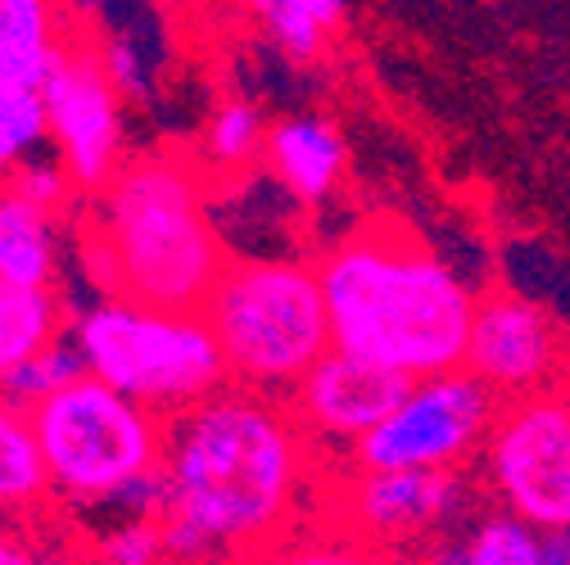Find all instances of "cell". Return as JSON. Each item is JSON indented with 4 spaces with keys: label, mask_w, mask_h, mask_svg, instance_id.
<instances>
[{
    "label": "cell",
    "mask_w": 570,
    "mask_h": 565,
    "mask_svg": "<svg viewBox=\"0 0 570 565\" xmlns=\"http://www.w3.org/2000/svg\"><path fill=\"white\" fill-rule=\"evenodd\" d=\"M82 371L164 420L223 394L227 363L199 313H164L100 295L68 321Z\"/></svg>",
    "instance_id": "cell-5"
},
{
    "label": "cell",
    "mask_w": 570,
    "mask_h": 565,
    "mask_svg": "<svg viewBox=\"0 0 570 565\" xmlns=\"http://www.w3.org/2000/svg\"><path fill=\"white\" fill-rule=\"evenodd\" d=\"M543 565H570V534H539Z\"/></svg>",
    "instance_id": "cell-26"
},
{
    "label": "cell",
    "mask_w": 570,
    "mask_h": 565,
    "mask_svg": "<svg viewBox=\"0 0 570 565\" xmlns=\"http://www.w3.org/2000/svg\"><path fill=\"white\" fill-rule=\"evenodd\" d=\"M68 335L63 304L55 290H19L0 280V385L37 353L55 348Z\"/></svg>",
    "instance_id": "cell-16"
},
{
    "label": "cell",
    "mask_w": 570,
    "mask_h": 565,
    "mask_svg": "<svg viewBox=\"0 0 570 565\" xmlns=\"http://www.w3.org/2000/svg\"><path fill=\"white\" fill-rule=\"evenodd\" d=\"M19 565H73V561H63V556H55V552H28V547H23Z\"/></svg>",
    "instance_id": "cell-28"
},
{
    "label": "cell",
    "mask_w": 570,
    "mask_h": 565,
    "mask_svg": "<svg viewBox=\"0 0 570 565\" xmlns=\"http://www.w3.org/2000/svg\"><path fill=\"white\" fill-rule=\"evenodd\" d=\"M19 556H23L19 538L10 534V525H6V521H0V565H19Z\"/></svg>",
    "instance_id": "cell-27"
},
{
    "label": "cell",
    "mask_w": 570,
    "mask_h": 565,
    "mask_svg": "<svg viewBox=\"0 0 570 565\" xmlns=\"http://www.w3.org/2000/svg\"><path fill=\"white\" fill-rule=\"evenodd\" d=\"M41 96L50 118V155L63 163L78 195H100L127 163L122 91L109 78L100 41L73 28L41 78Z\"/></svg>",
    "instance_id": "cell-10"
},
{
    "label": "cell",
    "mask_w": 570,
    "mask_h": 565,
    "mask_svg": "<svg viewBox=\"0 0 570 565\" xmlns=\"http://www.w3.org/2000/svg\"><path fill=\"white\" fill-rule=\"evenodd\" d=\"M50 493L32 412L0 394V516L37 512Z\"/></svg>",
    "instance_id": "cell-17"
},
{
    "label": "cell",
    "mask_w": 570,
    "mask_h": 565,
    "mask_svg": "<svg viewBox=\"0 0 570 565\" xmlns=\"http://www.w3.org/2000/svg\"><path fill=\"white\" fill-rule=\"evenodd\" d=\"M412 380L353 358V353L331 348L326 358L291 389L285 407H291L299 435L313 444V453L326 457H353L381 420L403 403Z\"/></svg>",
    "instance_id": "cell-12"
},
{
    "label": "cell",
    "mask_w": 570,
    "mask_h": 565,
    "mask_svg": "<svg viewBox=\"0 0 570 565\" xmlns=\"http://www.w3.org/2000/svg\"><path fill=\"white\" fill-rule=\"evenodd\" d=\"M331 339L403 380L462 371L475 295L453 262L399 222H363L313 262Z\"/></svg>",
    "instance_id": "cell-2"
},
{
    "label": "cell",
    "mask_w": 570,
    "mask_h": 565,
    "mask_svg": "<svg viewBox=\"0 0 570 565\" xmlns=\"http://www.w3.org/2000/svg\"><path fill=\"white\" fill-rule=\"evenodd\" d=\"M498 403L466 371L412 380L403 403L353 448L358 470H421V475H466L493 430Z\"/></svg>",
    "instance_id": "cell-8"
},
{
    "label": "cell",
    "mask_w": 570,
    "mask_h": 565,
    "mask_svg": "<svg viewBox=\"0 0 570 565\" xmlns=\"http://www.w3.org/2000/svg\"><path fill=\"white\" fill-rule=\"evenodd\" d=\"M475 466L493 512L534 534H570V394L503 403Z\"/></svg>",
    "instance_id": "cell-7"
},
{
    "label": "cell",
    "mask_w": 570,
    "mask_h": 565,
    "mask_svg": "<svg viewBox=\"0 0 570 565\" xmlns=\"http://www.w3.org/2000/svg\"><path fill=\"white\" fill-rule=\"evenodd\" d=\"M96 565H173L164 525L155 516H127L109 521L96 534Z\"/></svg>",
    "instance_id": "cell-24"
},
{
    "label": "cell",
    "mask_w": 570,
    "mask_h": 565,
    "mask_svg": "<svg viewBox=\"0 0 570 565\" xmlns=\"http://www.w3.org/2000/svg\"><path fill=\"white\" fill-rule=\"evenodd\" d=\"M73 37L68 14L46 0H0V82H41Z\"/></svg>",
    "instance_id": "cell-15"
},
{
    "label": "cell",
    "mask_w": 570,
    "mask_h": 565,
    "mask_svg": "<svg viewBox=\"0 0 570 565\" xmlns=\"http://www.w3.org/2000/svg\"><path fill=\"white\" fill-rule=\"evenodd\" d=\"M168 420L82 376L32 407L50 493L73 507H109L118 493L159 475Z\"/></svg>",
    "instance_id": "cell-6"
},
{
    "label": "cell",
    "mask_w": 570,
    "mask_h": 565,
    "mask_svg": "<svg viewBox=\"0 0 570 565\" xmlns=\"http://www.w3.org/2000/svg\"><path fill=\"white\" fill-rule=\"evenodd\" d=\"M164 543L173 565L267 556L317 498V453L291 407L227 385L164 426Z\"/></svg>",
    "instance_id": "cell-1"
},
{
    "label": "cell",
    "mask_w": 570,
    "mask_h": 565,
    "mask_svg": "<svg viewBox=\"0 0 570 565\" xmlns=\"http://www.w3.org/2000/svg\"><path fill=\"white\" fill-rule=\"evenodd\" d=\"M263 168L291 199L322 208L348 177V140L326 113H285L267 127Z\"/></svg>",
    "instance_id": "cell-13"
},
{
    "label": "cell",
    "mask_w": 570,
    "mask_h": 565,
    "mask_svg": "<svg viewBox=\"0 0 570 565\" xmlns=\"http://www.w3.org/2000/svg\"><path fill=\"white\" fill-rule=\"evenodd\" d=\"M322 507L335 529L376 547L394 565H407L435 538L458 534L475 507L471 475H421V470H344Z\"/></svg>",
    "instance_id": "cell-9"
},
{
    "label": "cell",
    "mask_w": 570,
    "mask_h": 565,
    "mask_svg": "<svg viewBox=\"0 0 570 565\" xmlns=\"http://www.w3.org/2000/svg\"><path fill=\"white\" fill-rule=\"evenodd\" d=\"M6 186L19 190L28 204H37V208H46V214H55V218L78 199L73 181H68V172H63V163H59L55 155H41V159L23 163L19 172L6 177Z\"/></svg>",
    "instance_id": "cell-25"
},
{
    "label": "cell",
    "mask_w": 570,
    "mask_h": 565,
    "mask_svg": "<svg viewBox=\"0 0 570 565\" xmlns=\"http://www.w3.org/2000/svg\"><path fill=\"white\" fill-rule=\"evenodd\" d=\"M87 371H82V358L73 353V344H68V335L55 344V348H46V353H37V358L28 363V367H19L6 385H0V394H6L10 403H19V407H37V403H46V398H55L59 389H68L73 380H82Z\"/></svg>",
    "instance_id": "cell-23"
},
{
    "label": "cell",
    "mask_w": 570,
    "mask_h": 565,
    "mask_svg": "<svg viewBox=\"0 0 570 565\" xmlns=\"http://www.w3.org/2000/svg\"><path fill=\"white\" fill-rule=\"evenodd\" d=\"M462 565H543V543L503 512H480L462 525Z\"/></svg>",
    "instance_id": "cell-21"
},
{
    "label": "cell",
    "mask_w": 570,
    "mask_h": 565,
    "mask_svg": "<svg viewBox=\"0 0 570 565\" xmlns=\"http://www.w3.org/2000/svg\"><path fill=\"white\" fill-rule=\"evenodd\" d=\"M258 32L291 59H317L348 23L344 0H263L254 6Z\"/></svg>",
    "instance_id": "cell-18"
},
{
    "label": "cell",
    "mask_w": 570,
    "mask_h": 565,
    "mask_svg": "<svg viewBox=\"0 0 570 565\" xmlns=\"http://www.w3.org/2000/svg\"><path fill=\"white\" fill-rule=\"evenodd\" d=\"M199 317L227 380L281 403L335 348L317 267L304 258H232Z\"/></svg>",
    "instance_id": "cell-4"
},
{
    "label": "cell",
    "mask_w": 570,
    "mask_h": 565,
    "mask_svg": "<svg viewBox=\"0 0 570 565\" xmlns=\"http://www.w3.org/2000/svg\"><path fill=\"white\" fill-rule=\"evenodd\" d=\"M462 371L489 389L498 407L539 394H570V335L543 304L525 295H480Z\"/></svg>",
    "instance_id": "cell-11"
},
{
    "label": "cell",
    "mask_w": 570,
    "mask_h": 565,
    "mask_svg": "<svg viewBox=\"0 0 570 565\" xmlns=\"http://www.w3.org/2000/svg\"><path fill=\"white\" fill-rule=\"evenodd\" d=\"M82 249L96 286L164 313H204L227 271V245L208 214L204 172L177 150H150L91 195Z\"/></svg>",
    "instance_id": "cell-3"
},
{
    "label": "cell",
    "mask_w": 570,
    "mask_h": 565,
    "mask_svg": "<svg viewBox=\"0 0 570 565\" xmlns=\"http://www.w3.org/2000/svg\"><path fill=\"white\" fill-rule=\"evenodd\" d=\"M59 218L0 181V280L19 290H55Z\"/></svg>",
    "instance_id": "cell-14"
},
{
    "label": "cell",
    "mask_w": 570,
    "mask_h": 565,
    "mask_svg": "<svg viewBox=\"0 0 570 565\" xmlns=\"http://www.w3.org/2000/svg\"><path fill=\"white\" fill-rule=\"evenodd\" d=\"M41 155H50L41 82H0V181Z\"/></svg>",
    "instance_id": "cell-19"
},
{
    "label": "cell",
    "mask_w": 570,
    "mask_h": 565,
    "mask_svg": "<svg viewBox=\"0 0 570 565\" xmlns=\"http://www.w3.org/2000/svg\"><path fill=\"white\" fill-rule=\"evenodd\" d=\"M263 565H394V561L344 529H304L272 547Z\"/></svg>",
    "instance_id": "cell-22"
},
{
    "label": "cell",
    "mask_w": 570,
    "mask_h": 565,
    "mask_svg": "<svg viewBox=\"0 0 570 565\" xmlns=\"http://www.w3.org/2000/svg\"><path fill=\"white\" fill-rule=\"evenodd\" d=\"M267 118L254 100H223L204 122V163H213L227 177H240L254 159H263L267 146Z\"/></svg>",
    "instance_id": "cell-20"
}]
</instances>
